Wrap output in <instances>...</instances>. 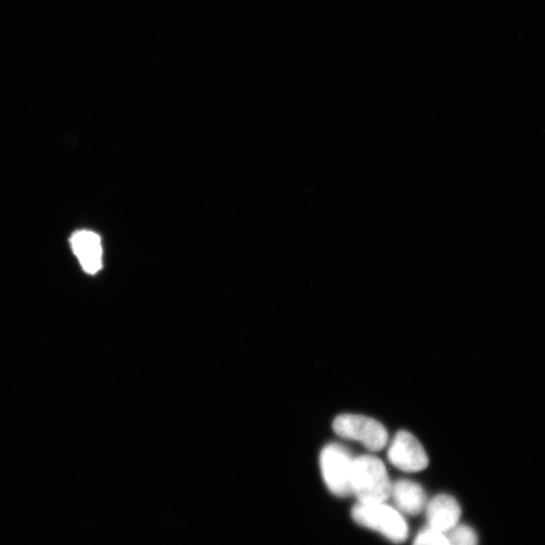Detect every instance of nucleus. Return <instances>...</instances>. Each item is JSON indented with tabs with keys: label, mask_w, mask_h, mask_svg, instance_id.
Wrapping results in <instances>:
<instances>
[{
	"label": "nucleus",
	"mask_w": 545,
	"mask_h": 545,
	"mask_svg": "<svg viewBox=\"0 0 545 545\" xmlns=\"http://www.w3.org/2000/svg\"><path fill=\"white\" fill-rule=\"evenodd\" d=\"M341 438L357 441L370 452H379L388 442V432L379 421L364 415L343 414L333 424Z\"/></svg>",
	"instance_id": "3"
},
{
	"label": "nucleus",
	"mask_w": 545,
	"mask_h": 545,
	"mask_svg": "<svg viewBox=\"0 0 545 545\" xmlns=\"http://www.w3.org/2000/svg\"><path fill=\"white\" fill-rule=\"evenodd\" d=\"M354 459L338 445L326 446L320 455V469L325 485L338 497L352 494Z\"/></svg>",
	"instance_id": "4"
},
{
	"label": "nucleus",
	"mask_w": 545,
	"mask_h": 545,
	"mask_svg": "<svg viewBox=\"0 0 545 545\" xmlns=\"http://www.w3.org/2000/svg\"><path fill=\"white\" fill-rule=\"evenodd\" d=\"M392 483L387 470L376 457L362 456L354 460L352 494L361 503L386 502L391 495Z\"/></svg>",
	"instance_id": "1"
},
{
	"label": "nucleus",
	"mask_w": 545,
	"mask_h": 545,
	"mask_svg": "<svg viewBox=\"0 0 545 545\" xmlns=\"http://www.w3.org/2000/svg\"><path fill=\"white\" fill-rule=\"evenodd\" d=\"M450 545H478V535L469 525L458 524L447 533Z\"/></svg>",
	"instance_id": "9"
},
{
	"label": "nucleus",
	"mask_w": 545,
	"mask_h": 545,
	"mask_svg": "<svg viewBox=\"0 0 545 545\" xmlns=\"http://www.w3.org/2000/svg\"><path fill=\"white\" fill-rule=\"evenodd\" d=\"M413 545H450L447 533L427 527L414 539Z\"/></svg>",
	"instance_id": "10"
},
{
	"label": "nucleus",
	"mask_w": 545,
	"mask_h": 545,
	"mask_svg": "<svg viewBox=\"0 0 545 545\" xmlns=\"http://www.w3.org/2000/svg\"><path fill=\"white\" fill-rule=\"evenodd\" d=\"M353 519L361 526L375 530L395 543L408 537V526L400 511L382 503H359L352 510Z\"/></svg>",
	"instance_id": "2"
},
{
	"label": "nucleus",
	"mask_w": 545,
	"mask_h": 545,
	"mask_svg": "<svg viewBox=\"0 0 545 545\" xmlns=\"http://www.w3.org/2000/svg\"><path fill=\"white\" fill-rule=\"evenodd\" d=\"M428 527L448 533L459 524L462 509L458 501L446 494L434 497L426 505Z\"/></svg>",
	"instance_id": "6"
},
{
	"label": "nucleus",
	"mask_w": 545,
	"mask_h": 545,
	"mask_svg": "<svg viewBox=\"0 0 545 545\" xmlns=\"http://www.w3.org/2000/svg\"><path fill=\"white\" fill-rule=\"evenodd\" d=\"M398 511L418 515L426 507V495L422 487L412 481L400 480L392 484L391 495Z\"/></svg>",
	"instance_id": "8"
},
{
	"label": "nucleus",
	"mask_w": 545,
	"mask_h": 545,
	"mask_svg": "<svg viewBox=\"0 0 545 545\" xmlns=\"http://www.w3.org/2000/svg\"><path fill=\"white\" fill-rule=\"evenodd\" d=\"M70 245L83 270L91 275L102 268V245L99 236L90 231L72 235Z\"/></svg>",
	"instance_id": "7"
},
{
	"label": "nucleus",
	"mask_w": 545,
	"mask_h": 545,
	"mask_svg": "<svg viewBox=\"0 0 545 545\" xmlns=\"http://www.w3.org/2000/svg\"><path fill=\"white\" fill-rule=\"evenodd\" d=\"M388 459L394 467L407 473L420 472L428 466L424 448L414 435L404 430L395 435L388 451Z\"/></svg>",
	"instance_id": "5"
}]
</instances>
